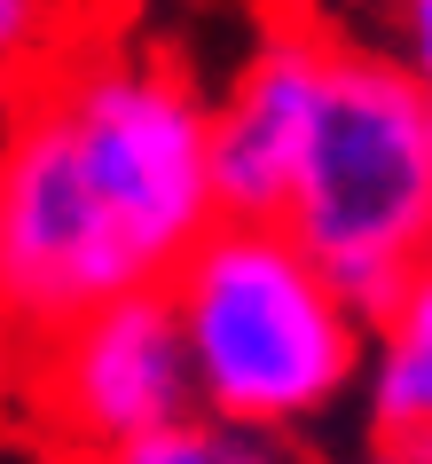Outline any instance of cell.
<instances>
[{
    "mask_svg": "<svg viewBox=\"0 0 432 464\" xmlns=\"http://www.w3.org/2000/svg\"><path fill=\"white\" fill-rule=\"evenodd\" d=\"M0 393L63 464L197 417L189 346H181L166 284L119 292L87 315H63L32 339H8L0 346Z\"/></svg>",
    "mask_w": 432,
    "mask_h": 464,
    "instance_id": "obj_4",
    "label": "cell"
},
{
    "mask_svg": "<svg viewBox=\"0 0 432 464\" xmlns=\"http://www.w3.org/2000/svg\"><path fill=\"white\" fill-rule=\"evenodd\" d=\"M8 111H16V87H0V142H8Z\"/></svg>",
    "mask_w": 432,
    "mask_h": 464,
    "instance_id": "obj_11",
    "label": "cell"
},
{
    "mask_svg": "<svg viewBox=\"0 0 432 464\" xmlns=\"http://www.w3.org/2000/svg\"><path fill=\"white\" fill-rule=\"evenodd\" d=\"M220 220L213 95L149 40L55 48L0 142V346L158 292Z\"/></svg>",
    "mask_w": 432,
    "mask_h": 464,
    "instance_id": "obj_1",
    "label": "cell"
},
{
    "mask_svg": "<svg viewBox=\"0 0 432 464\" xmlns=\"http://www.w3.org/2000/svg\"><path fill=\"white\" fill-rule=\"evenodd\" d=\"M283 228L370 315L432 260V111L385 40L338 24Z\"/></svg>",
    "mask_w": 432,
    "mask_h": 464,
    "instance_id": "obj_3",
    "label": "cell"
},
{
    "mask_svg": "<svg viewBox=\"0 0 432 464\" xmlns=\"http://www.w3.org/2000/svg\"><path fill=\"white\" fill-rule=\"evenodd\" d=\"M361 401H370V425L385 433H432V260L378 307Z\"/></svg>",
    "mask_w": 432,
    "mask_h": 464,
    "instance_id": "obj_6",
    "label": "cell"
},
{
    "mask_svg": "<svg viewBox=\"0 0 432 464\" xmlns=\"http://www.w3.org/2000/svg\"><path fill=\"white\" fill-rule=\"evenodd\" d=\"M338 24H322L307 0H291L283 16H267L260 40L244 48L228 87L213 95V189L220 213L244 220H283L291 173L307 150V119L322 102Z\"/></svg>",
    "mask_w": 432,
    "mask_h": 464,
    "instance_id": "obj_5",
    "label": "cell"
},
{
    "mask_svg": "<svg viewBox=\"0 0 432 464\" xmlns=\"http://www.w3.org/2000/svg\"><path fill=\"white\" fill-rule=\"evenodd\" d=\"M385 48L408 63V79H417V95H425V111H432V0H393Z\"/></svg>",
    "mask_w": 432,
    "mask_h": 464,
    "instance_id": "obj_9",
    "label": "cell"
},
{
    "mask_svg": "<svg viewBox=\"0 0 432 464\" xmlns=\"http://www.w3.org/2000/svg\"><path fill=\"white\" fill-rule=\"evenodd\" d=\"M197 410L267 440L322 433L370 386L378 315L283 220L220 213L166 276Z\"/></svg>",
    "mask_w": 432,
    "mask_h": 464,
    "instance_id": "obj_2",
    "label": "cell"
},
{
    "mask_svg": "<svg viewBox=\"0 0 432 464\" xmlns=\"http://www.w3.org/2000/svg\"><path fill=\"white\" fill-rule=\"evenodd\" d=\"M314 464H425V449L408 433H385V425H361L354 440H338V449H322Z\"/></svg>",
    "mask_w": 432,
    "mask_h": 464,
    "instance_id": "obj_10",
    "label": "cell"
},
{
    "mask_svg": "<svg viewBox=\"0 0 432 464\" xmlns=\"http://www.w3.org/2000/svg\"><path fill=\"white\" fill-rule=\"evenodd\" d=\"M63 48V0H0V87H24Z\"/></svg>",
    "mask_w": 432,
    "mask_h": 464,
    "instance_id": "obj_8",
    "label": "cell"
},
{
    "mask_svg": "<svg viewBox=\"0 0 432 464\" xmlns=\"http://www.w3.org/2000/svg\"><path fill=\"white\" fill-rule=\"evenodd\" d=\"M72 464H299L291 440H267V433H244L228 417H181L166 433H142L126 449H102V457H72Z\"/></svg>",
    "mask_w": 432,
    "mask_h": 464,
    "instance_id": "obj_7",
    "label": "cell"
}]
</instances>
